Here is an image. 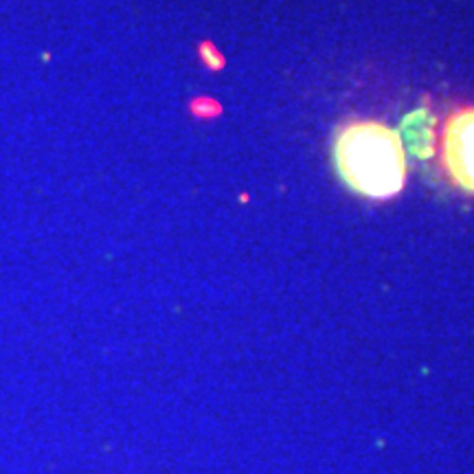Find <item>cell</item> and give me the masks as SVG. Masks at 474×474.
<instances>
[{
    "label": "cell",
    "mask_w": 474,
    "mask_h": 474,
    "mask_svg": "<svg viewBox=\"0 0 474 474\" xmlns=\"http://www.w3.org/2000/svg\"><path fill=\"white\" fill-rule=\"evenodd\" d=\"M334 167L353 194L367 200H391L406 185V147L398 130L382 121L356 118L336 130Z\"/></svg>",
    "instance_id": "6da1fadb"
},
{
    "label": "cell",
    "mask_w": 474,
    "mask_h": 474,
    "mask_svg": "<svg viewBox=\"0 0 474 474\" xmlns=\"http://www.w3.org/2000/svg\"><path fill=\"white\" fill-rule=\"evenodd\" d=\"M437 152L448 181L474 196V105L448 114L437 136Z\"/></svg>",
    "instance_id": "7a4b0ae2"
},
{
    "label": "cell",
    "mask_w": 474,
    "mask_h": 474,
    "mask_svg": "<svg viewBox=\"0 0 474 474\" xmlns=\"http://www.w3.org/2000/svg\"><path fill=\"white\" fill-rule=\"evenodd\" d=\"M402 143L409 147V152L418 154V156H431L435 150V132L431 114L426 110H418L411 116H406L404 125H402Z\"/></svg>",
    "instance_id": "3957f363"
},
{
    "label": "cell",
    "mask_w": 474,
    "mask_h": 474,
    "mask_svg": "<svg viewBox=\"0 0 474 474\" xmlns=\"http://www.w3.org/2000/svg\"><path fill=\"white\" fill-rule=\"evenodd\" d=\"M198 55H200V59H203V64H205L209 70H222V68H224V57H222V53H220L211 42L200 44Z\"/></svg>",
    "instance_id": "277c9868"
},
{
    "label": "cell",
    "mask_w": 474,
    "mask_h": 474,
    "mask_svg": "<svg viewBox=\"0 0 474 474\" xmlns=\"http://www.w3.org/2000/svg\"><path fill=\"white\" fill-rule=\"evenodd\" d=\"M192 112L198 118H213L220 114V105L216 103V99L211 97H198L192 101Z\"/></svg>",
    "instance_id": "5b68a950"
}]
</instances>
